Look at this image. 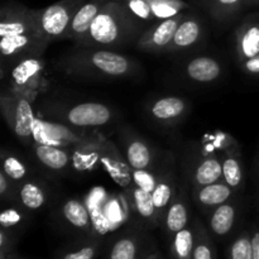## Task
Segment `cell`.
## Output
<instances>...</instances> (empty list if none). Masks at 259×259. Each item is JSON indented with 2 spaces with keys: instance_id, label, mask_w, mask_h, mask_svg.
<instances>
[{
  "instance_id": "obj_2",
  "label": "cell",
  "mask_w": 259,
  "mask_h": 259,
  "mask_svg": "<svg viewBox=\"0 0 259 259\" xmlns=\"http://www.w3.org/2000/svg\"><path fill=\"white\" fill-rule=\"evenodd\" d=\"M136 18L118 0H109L91 24L80 45L114 46L121 43L134 28Z\"/></svg>"
},
{
  "instance_id": "obj_41",
  "label": "cell",
  "mask_w": 259,
  "mask_h": 259,
  "mask_svg": "<svg viewBox=\"0 0 259 259\" xmlns=\"http://www.w3.org/2000/svg\"><path fill=\"white\" fill-rule=\"evenodd\" d=\"M247 3L249 5H255V4H259V0H247Z\"/></svg>"
},
{
  "instance_id": "obj_34",
  "label": "cell",
  "mask_w": 259,
  "mask_h": 259,
  "mask_svg": "<svg viewBox=\"0 0 259 259\" xmlns=\"http://www.w3.org/2000/svg\"><path fill=\"white\" fill-rule=\"evenodd\" d=\"M3 172L12 181H20L27 175V168L19 158L14 156H7L3 159Z\"/></svg>"
},
{
  "instance_id": "obj_29",
  "label": "cell",
  "mask_w": 259,
  "mask_h": 259,
  "mask_svg": "<svg viewBox=\"0 0 259 259\" xmlns=\"http://www.w3.org/2000/svg\"><path fill=\"white\" fill-rule=\"evenodd\" d=\"M207 9L218 19H227L234 17L242 10L247 0H205Z\"/></svg>"
},
{
  "instance_id": "obj_35",
  "label": "cell",
  "mask_w": 259,
  "mask_h": 259,
  "mask_svg": "<svg viewBox=\"0 0 259 259\" xmlns=\"http://www.w3.org/2000/svg\"><path fill=\"white\" fill-rule=\"evenodd\" d=\"M132 177H133L134 186L141 187L149 192H153L158 181L153 176V174L148 172V169H132Z\"/></svg>"
},
{
  "instance_id": "obj_4",
  "label": "cell",
  "mask_w": 259,
  "mask_h": 259,
  "mask_svg": "<svg viewBox=\"0 0 259 259\" xmlns=\"http://www.w3.org/2000/svg\"><path fill=\"white\" fill-rule=\"evenodd\" d=\"M2 113L19 141L24 143L33 142V126L35 116L29 95L10 91L2 96Z\"/></svg>"
},
{
  "instance_id": "obj_31",
  "label": "cell",
  "mask_w": 259,
  "mask_h": 259,
  "mask_svg": "<svg viewBox=\"0 0 259 259\" xmlns=\"http://www.w3.org/2000/svg\"><path fill=\"white\" fill-rule=\"evenodd\" d=\"M138 240L132 235L121 237L114 243L109 253V259H137Z\"/></svg>"
},
{
  "instance_id": "obj_5",
  "label": "cell",
  "mask_w": 259,
  "mask_h": 259,
  "mask_svg": "<svg viewBox=\"0 0 259 259\" xmlns=\"http://www.w3.org/2000/svg\"><path fill=\"white\" fill-rule=\"evenodd\" d=\"M81 68H88L108 77H123L133 71V62L128 57L111 51H86L73 57Z\"/></svg>"
},
{
  "instance_id": "obj_9",
  "label": "cell",
  "mask_w": 259,
  "mask_h": 259,
  "mask_svg": "<svg viewBox=\"0 0 259 259\" xmlns=\"http://www.w3.org/2000/svg\"><path fill=\"white\" fill-rule=\"evenodd\" d=\"M184 18V15L179 14L176 17L159 20L156 25L149 28L144 34H142V37L137 42V47L142 51H147V52L167 51L174 39L177 27Z\"/></svg>"
},
{
  "instance_id": "obj_3",
  "label": "cell",
  "mask_w": 259,
  "mask_h": 259,
  "mask_svg": "<svg viewBox=\"0 0 259 259\" xmlns=\"http://www.w3.org/2000/svg\"><path fill=\"white\" fill-rule=\"evenodd\" d=\"M85 2L86 0H61L43 9L34 10L40 33L48 43L66 39L76 12Z\"/></svg>"
},
{
  "instance_id": "obj_42",
  "label": "cell",
  "mask_w": 259,
  "mask_h": 259,
  "mask_svg": "<svg viewBox=\"0 0 259 259\" xmlns=\"http://www.w3.org/2000/svg\"><path fill=\"white\" fill-rule=\"evenodd\" d=\"M146 259H159V258H158V255H157V254H152V255H149V257L146 258Z\"/></svg>"
},
{
  "instance_id": "obj_36",
  "label": "cell",
  "mask_w": 259,
  "mask_h": 259,
  "mask_svg": "<svg viewBox=\"0 0 259 259\" xmlns=\"http://www.w3.org/2000/svg\"><path fill=\"white\" fill-rule=\"evenodd\" d=\"M23 220V215L19 210L14 209V207H9V209L3 210L0 214V225L3 229H9V228L15 227V225L20 224Z\"/></svg>"
},
{
  "instance_id": "obj_19",
  "label": "cell",
  "mask_w": 259,
  "mask_h": 259,
  "mask_svg": "<svg viewBox=\"0 0 259 259\" xmlns=\"http://www.w3.org/2000/svg\"><path fill=\"white\" fill-rule=\"evenodd\" d=\"M149 111L157 120L171 121L184 115L186 111V101L179 96H164L154 101Z\"/></svg>"
},
{
  "instance_id": "obj_37",
  "label": "cell",
  "mask_w": 259,
  "mask_h": 259,
  "mask_svg": "<svg viewBox=\"0 0 259 259\" xmlns=\"http://www.w3.org/2000/svg\"><path fill=\"white\" fill-rule=\"evenodd\" d=\"M96 255V247L95 245H88L82 247L80 249L71 252L66 254L63 259H94Z\"/></svg>"
},
{
  "instance_id": "obj_26",
  "label": "cell",
  "mask_w": 259,
  "mask_h": 259,
  "mask_svg": "<svg viewBox=\"0 0 259 259\" xmlns=\"http://www.w3.org/2000/svg\"><path fill=\"white\" fill-rule=\"evenodd\" d=\"M132 196H133V205L136 207L139 217L146 220H154L157 218L156 209H154V202L152 192L146 191L141 187L133 186Z\"/></svg>"
},
{
  "instance_id": "obj_39",
  "label": "cell",
  "mask_w": 259,
  "mask_h": 259,
  "mask_svg": "<svg viewBox=\"0 0 259 259\" xmlns=\"http://www.w3.org/2000/svg\"><path fill=\"white\" fill-rule=\"evenodd\" d=\"M10 180L8 179L7 175L4 172H0V195H2L3 199H7V195L9 194L10 190Z\"/></svg>"
},
{
  "instance_id": "obj_22",
  "label": "cell",
  "mask_w": 259,
  "mask_h": 259,
  "mask_svg": "<svg viewBox=\"0 0 259 259\" xmlns=\"http://www.w3.org/2000/svg\"><path fill=\"white\" fill-rule=\"evenodd\" d=\"M125 158L132 169H148L152 162L151 149L142 139H131L126 144Z\"/></svg>"
},
{
  "instance_id": "obj_20",
  "label": "cell",
  "mask_w": 259,
  "mask_h": 259,
  "mask_svg": "<svg viewBox=\"0 0 259 259\" xmlns=\"http://www.w3.org/2000/svg\"><path fill=\"white\" fill-rule=\"evenodd\" d=\"M189 223V209H187L186 196L185 194H180L175 201L167 209L164 214V225L169 234L174 237L176 233L181 232L187 227Z\"/></svg>"
},
{
  "instance_id": "obj_10",
  "label": "cell",
  "mask_w": 259,
  "mask_h": 259,
  "mask_svg": "<svg viewBox=\"0 0 259 259\" xmlns=\"http://www.w3.org/2000/svg\"><path fill=\"white\" fill-rule=\"evenodd\" d=\"M105 143L106 142L99 139H89L71 148V162L73 168L78 172H88L103 166L101 159Z\"/></svg>"
},
{
  "instance_id": "obj_23",
  "label": "cell",
  "mask_w": 259,
  "mask_h": 259,
  "mask_svg": "<svg viewBox=\"0 0 259 259\" xmlns=\"http://www.w3.org/2000/svg\"><path fill=\"white\" fill-rule=\"evenodd\" d=\"M62 215L68 224L76 229L88 230L91 227V219L89 210L82 201L77 199H70L63 204Z\"/></svg>"
},
{
  "instance_id": "obj_7",
  "label": "cell",
  "mask_w": 259,
  "mask_h": 259,
  "mask_svg": "<svg viewBox=\"0 0 259 259\" xmlns=\"http://www.w3.org/2000/svg\"><path fill=\"white\" fill-rule=\"evenodd\" d=\"M113 111L109 106L100 103H80L66 111L65 120L75 128H96L111 120Z\"/></svg>"
},
{
  "instance_id": "obj_11",
  "label": "cell",
  "mask_w": 259,
  "mask_h": 259,
  "mask_svg": "<svg viewBox=\"0 0 259 259\" xmlns=\"http://www.w3.org/2000/svg\"><path fill=\"white\" fill-rule=\"evenodd\" d=\"M108 2L109 0H89L83 3L71 22L66 39H72L78 43L82 42L93 22Z\"/></svg>"
},
{
  "instance_id": "obj_12",
  "label": "cell",
  "mask_w": 259,
  "mask_h": 259,
  "mask_svg": "<svg viewBox=\"0 0 259 259\" xmlns=\"http://www.w3.org/2000/svg\"><path fill=\"white\" fill-rule=\"evenodd\" d=\"M237 52L240 61L259 55V14L250 15L237 29Z\"/></svg>"
},
{
  "instance_id": "obj_16",
  "label": "cell",
  "mask_w": 259,
  "mask_h": 259,
  "mask_svg": "<svg viewBox=\"0 0 259 259\" xmlns=\"http://www.w3.org/2000/svg\"><path fill=\"white\" fill-rule=\"evenodd\" d=\"M101 164L108 171V174L113 177L114 181L120 185V186L128 187L131 182H133L132 169H129L131 166L121 161L120 156L110 148L109 143H105Z\"/></svg>"
},
{
  "instance_id": "obj_28",
  "label": "cell",
  "mask_w": 259,
  "mask_h": 259,
  "mask_svg": "<svg viewBox=\"0 0 259 259\" xmlns=\"http://www.w3.org/2000/svg\"><path fill=\"white\" fill-rule=\"evenodd\" d=\"M223 179L233 190L240 189L243 184V167L239 158L233 153L225 156L223 161Z\"/></svg>"
},
{
  "instance_id": "obj_25",
  "label": "cell",
  "mask_w": 259,
  "mask_h": 259,
  "mask_svg": "<svg viewBox=\"0 0 259 259\" xmlns=\"http://www.w3.org/2000/svg\"><path fill=\"white\" fill-rule=\"evenodd\" d=\"M152 196H153L157 218L164 217L167 209H168L172 200H174V184H172V180H158L153 192H152Z\"/></svg>"
},
{
  "instance_id": "obj_27",
  "label": "cell",
  "mask_w": 259,
  "mask_h": 259,
  "mask_svg": "<svg viewBox=\"0 0 259 259\" xmlns=\"http://www.w3.org/2000/svg\"><path fill=\"white\" fill-rule=\"evenodd\" d=\"M153 13L154 20H163L176 17L186 9L187 4L184 0H148Z\"/></svg>"
},
{
  "instance_id": "obj_1",
  "label": "cell",
  "mask_w": 259,
  "mask_h": 259,
  "mask_svg": "<svg viewBox=\"0 0 259 259\" xmlns=\"http://www.w3.org/2000/svg\"><path fill=\"white\" fill-rule=\"evenodd\" d=\"M48 42L42 35L34 10L9 2L0 10V53L8 61L40 56Z\"/></svg>"
},
{
  "instance_id": "obj_13",
  "label": "cell",
  "mask_w": 259,
  "mask_h": 259,
  "mask_svg": "<svg viewBox=\"0 0 259 259\" xmlns=\"http://www.w3.org/2000/svg\"><path fill=\"white\" fill-rule=\"evenodd\" d=\"M190 80L200 83H209L218 80L222 75V66L215 58L200 56L190 61L186 66Z\"/></svg>"
},
{
  "instance_id": "obj_32",
  "label": "cell",
  "mask_w": 259,
  "mask_h": 259,
  "mask_svg": "<svg viewBox=\"0 0 259 259\" xmlns=\"http://www.w3.org/2000/svg\"><path fill=\"white\" fill-rule=\"evenodd\" d=\"M195 232H196V242H195L192 259H214L211 240H210L205 228L199 222H196Z\"/></svg>"
},
{
  "instance_id": "obj_38",
  "label": "cell",
  "mask_w": 259,
  "mask_h": 259,
  "mask_svg": "<svg viewBox=\"0 0 259 259\" xmlns=\"http://www.w3.org/2000/svg\"><path fill=\"white\" fill-rule=\"evenodd\" d=\"M242 67L245 72L250 73V75H259V55L242 61Z\"/></svg>"
},
{
  "instance_id": "obj_8",
  "label": "cell",
  "mask_w": 259,
  "mask_h": 259,
  "mask_svg": "<svg viewBox=\"0 0 259 259\" xmlns=\"http://www.w3.org/2000/svg\"><path fill=\"white\" fill-rule=\"evenodd\" d=\"M43 68H45V62L40 56H32L18 61L10 75L12 91L30 95V93L37 90L39 86Z\"/></svg>"
},
{
  "instance_id": "obj_21",
  "label": "cell",
  "mask_w": 259,
  "mask_h": 259,
  "mask_svg": "<svg viewBox=\"0 0 259 259\" xmlns=\"http://www.w3.org/2000/svg\"><path fill=\"white\" fill-rule=\"evenodd\" d=\"M223 177V163L218 157H206L197 164L194 174V182L197 187L219 182Z\"/></svg>"
},
{
  "instance_id": "obj_17",
  "label": "cell",
  "mask_w": 259,
  "mask_h": 259,
  "mask_svg": "<svg viewBox=\"0 0 259 259\" xmlns=\"http://www.w3.org/2000/svg\"><path fill=\"white\" fill-rule=\"evenodd\" d=\"M34 154L43 166L53 171L67 168L71 162V151L61 147L34 143Z\"/></svg>"
},
{
  "instance_id": "obj_15",
  "label": "cell",
  "mask_w": 259,
  "mask_h": 259,
  "mask_svg": "<svg viewBox=\"0 0 259 259\" xmlns=\"http://www.w3.org/2000/svg\"><path fill=\"white\" fill-rule=\"evenodd\" d=\"M201 37V24L196 18H184L177 27L176 33L174 35L171 45L168 46L167 51L186 50V48L194 46Z\"/></svg>"
},
{
  "instance_id": "obj_6",
  "label": "cell",
  "mask_w": 259,
  "mask_h": 259,
  "mask_svg": "<svg viewBox=\"0 0 259 259\" xmlns=\"http://www.w3.org/2000/svg\"><path fill=\"white\" fill-rule=\"evenodd\" d=\"M85 141H89V138H86L82 132L71 129L62 124L35 119L33 126V143L71 149Z\"/></svg>"
},
{
  "instance_id": "obj_24",
  "label": "cell",
  "mask_w": 259,
  "mask_h": 259,
  "mask_svg": "<svg viewBox=\"0 0 259 259\" xmlns=\"http://www.w3.org/2000/svg\"><path fill=\"white\" fill-rule=\"evenodd\" d=\"M196 232L192 228L186 227L181 232L176 233L172 240V253L176 259H192Z\"/></svg>"
},
{
  "instance_id": "obj_30",
  "label": "cell",
  "mask_w": 259,
  "mask_h": 259,
  "mask_svg": "<svg viewBox=\"0 0 259 259\" xmlns=\"http://www.w3.org/2000/svg\"><path fill=\"white\" fill-rule=\"evenodd\" d=\"M20 202L29 210H37L45 205L46 194L34 182H25L19 190Z\"/></svg>"
},
{
  "instance_id": "obj_33",
  "label": "cell",
  "mask_w": 259,
  "mask_h": 259,
  "mask_svg": "<svg viewBox=\"0 0 259 259\" xmlns=\"http://www.w3.org/2000/svg\"><path fill=\"white\" fill-rule=\"evenodd\" d=\"M229 259H253L252 237L248 233L235 238L229 248Z\"/></svg>"
},
{
  "instance_id": "obj_14",
  "label": "cell",
  "mask_w": 259,
  "mask_h": 259,
  "mask_svg": "<svg viewBox=\"0 0 259 259\" xmlns=\"http://www.w3.org/2000/svg\"><path fill=\"white\" fill-rule=\"evenodd\" d=\"M232 196L233 189L224 181L197 187L196 194H195L196 202L205 209H215L219 205L229 201Z\"/></svg>"
},
{
  "instance_id": "obj_18",
  "label": "cell",
  "mask_w": 259,
  "mask_h": 259,
  "mask_svg": "<svg viewBox=\"0 0 259 259\" xmlns=\"http://www.w3.org/2000/svg\"><path fill=\"white\" fill-rule=\"evenodd\" d=\"M237 220V206L232 201H227L224 204L215 207L209 219V225L211 232L217 237H225L232 232Z\"/></svg>"
},
{
  "instance_id": "obj_40",
  "label": "cell",
  "mask_w": 259,
  "mask_h": 259,
  "mask_svg": "<svg viewBox=\"0 0 259 259\" xmlns=\"http://www.w3.org/2000/svg\"><path fill=\"white\" fill-rule=\"evenodd\" d=\"M252 247H253V259H259V232L253 233L252 235Z\"/></svg>"
}]
</instances>
